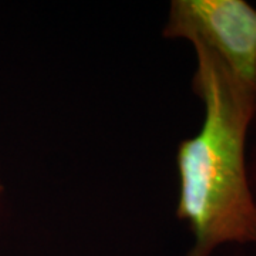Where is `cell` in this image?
Here are the masks:
<instances>
[{"instance_id":"cell-1","label":"cell","mask_w":256,"mask_h":256,"mask_svg":"<svg viewBox=\"0 0 256 256\" xmlns=\"http://www.w3.org/2000/svg\"><path fill=\"white\" fill-rule=\"evenodd\" d=\"M194 47V90L205 106V120L200 134L178 148V216L195 236L188 256H210L225 244L256 242V202L245 164L256 86L206 47Z\"/></svg>"},{"instance_id":"cell-2","label":"cell","mask_w":256,"mask_h":256,"mask_svg":"<svg viewBox=\"0 0 256 256\" xmlns=\"http://www.w3.org/2000/svg\"><path fill=\"white\" fill-rule=\"evenodd\" d=\"M164 37L206 47L256 86V10L245 0H175Z\"/></svg>"},{"instance_id":"cell-3","label":"cell","mask_w":256,"mask_h":256,"mask_svg":"<svg viewBox=\"0 0 256 256\" xmlns=\"http://www.w3.org/2000/svg\"><path fill=\"white\" fill-rule=\"evenodd\" d=\"M2 191H3V185H2V182H0V194H2Z\"/></svg>"}]
</instances>
